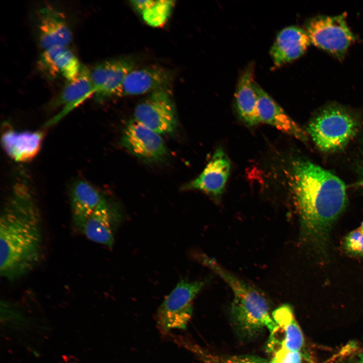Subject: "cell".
Masks as SVG:
<instances>
[{
    "instance_id": "cell-1",
    "label": "cell",
    "mask_w": 363,
    "mask_h": 363,
    "mask_svg": "<svg viewBox=\"0 0 363 363\" xmlns=\"http://www.w3.org/2000/svg\"><path fill=\"white\" fill-rule=\"evenodd\" d=\"M43 233L36 199L24 177L17 179L0 216V275L13 281L31 272L42 256Z\"/></svg>"
},
{
    "instance_id": "cell-2",
    "label": "cell",
    "mask_w": 363,
    "mask_h": 363,
    "mask_svg": "<svg viewBox=\"0 0 363 363\" xmlns=\"http://www.w3.org/2000/svg\"><path fill=\"white\" fill-rule=\"evenodd\" d=\"M291 173L302 236L323 251L331 226L346 205L345 185L329 171L306 160L295 161Z\"/></svg>"
},
{
    "instance_id": "cell-3",
    "label": "cell",
    "mask_w": 363,
    "mask_h": 363,
    "mask_svg": "<svg viewBox=\"0 0 363 363\" xmlns=\"http://www.w3.org/2000/svg\"><path fill=\"white\" fill-rule=\"evenodd\" d=\"M204 262L230 287L233 294L231 317L238 332L253 337L264 329L275 333L277 326L269 311L265 298L254 287L221 266L215 260L204 258Z\"/></svg>"
},
{
    "instance_id": "cell-4",
    "label": "cell",
    "mask_w": 363,
    "mask_h": 363,
    "mask_svg": "<svg viewBox=\"0 0 363 363\" xmlns=\"http://www.w3.org/2000/svg\"><path fill=\"white\" fill-rule=\"evenodd\" d=\"M357 128V122L350 113L339 107L330 106L311 120L307 131L320 149L331 152L345 146Z\"/></svg>"
},
{
    "instance_id": "cell-5",
    "label": "cell",
    "mask_w": 363,
    "mask_h": 363,
    "mask_svg": "<svg viewBox=\"0 0 363 363\" xmlns=\"http://www.w3.org/2000/svg\"><path fill=\"white\" fill-rule=\"evenodd\" d=\"M202 280H181L158 309L157 327L163 334L175 329L185 330L192 318L194 299L203 288Z\"/></svg>"
},
{
    "instance_id": "cell-6",
    "label": "cell",
    "mask_w": 363,
    "mask_h": 363,
    "mask_svg": "<svg viewBox=\"0 0 363 363\" xmlns=\"http://www.w3.org/2000/svg\"><path fill=\"white\" fill-rule=\"evenodd\" d=\"M306 32L314 45L338 57L354 40L343 15L315 17L308 23Z\"/></svg>"
},
{
    "instance_id": "cell-7",
    "label": "cell",
    "mask_w": 363,
    "mask_h": 363,
    "mask_svg": "<svg viewBox=\"0 0 363 363\" xmlns=\"http://www.w3.org/2000/svg\"><path fill=\"white\" fill-rule=\"evenodd\" d=\"M134 116L159 135L172 133L177 126L175 106L168 89L149 94L135 107Z\"/></svg>"
},
{
    "instance_id": "cell-8",
    "label": "cell",
    "mask_w": 363,
    "mask_h": 363,
    "mask_svg": "<svg viewBox=\"0 0 363 363\" xmlns=\"http://www.w3.org/2000/svg\"><path fill=\"white\" fill-rule=\"evenodd\" d=\"M121 144L134 156L150 163L161 161L167 153L160 135L135 119L125 126Z\"/></svg>"
},
{
    "instance_id": "cell-9",
    "label": "cell",
    "mask_w": 363,
    "mask_h": 363,
    "mask_svg": "<svg viewBox=\"0 0 363 363\" xmlns=\"http://www.w3.org/2000/svg\"><path fill=\"white\" fill-rule=\"evenodd\" d=\"M38 42L42 50L54 46H68L73 34L64 14L56 8L46 5L37 12Z\"/></svg>"
},
{
    "instance_id": "cell-10",
    "label": "cell",
    "mask_w": 363,
    "mask_h": 363,
    "mask_svg": "<svg viewBox=\"0 0 363 363\" xmlns=\"http://www.w3.org/2000/svg\"><path fill=\"white\" fill-rule=\"evenodd\" d=\"M134 67V60L129 57L109 59L96 65L90 71L96 100L100 102L115 96L125 77Z\"/></svg>"
},
{
    "instance_id": "cell-11",
    "label": "cell",
    "mask_w": 363,
    "mask_h": 363,
    "mask_svg": "<svg viewBox=\"0 0 363 363\" xmlns=\"http://www.w3.org/2000/svg\"><path fill=\"white\" fill-rule=\"evenodd\" d=\"M171 75L166 69L157 66L134 69L125 77L115 96H125L151 94L168 89Z\"/></svg>"
},
{
    "instance_id": "cell-12",
    "label": "cell",
    "mask_w": 363,
    "mask_h": 363,
    "mask_svg": "<svg viewBox=\"0 0 363 363\" xmlns=\"http://www.w3.org/2000/svg\"><path fill=\"white\" fill-rule=\"evenodd\" d=\"M230 160L221 148L214 152L201 173L188 183L187 189H194L217 198L223 193L230 171Z\"/></svg>"
},
{
    "instance_id": "cell-13",
    "label": "cell",
    "mask_w": 363,
    "mask_h": 363,
    "mask_svg": "<svg viewBox=\"0 0 363 363\" xmlns=\"http://www.w3.org/2000/svg\"><path fill=\"white\" fill-rule=\"evenodd\" d=\"M94 94V89L90 76V71L82 66L78 76L67 81V84L52 103L54 107H62V110L47 121L45 126L54 125L70 111Z\"/></svg>"
},
{
    "instance_id": "cell-14",
    "label": "cell",
    "mask_w": 363,
    "mask_h": 363,
    "mask_svg": "<svg viewBox=\"0 0 363 363\" xmlns=\"http://www.w3.org/2000/svg\"><path fill=\"white\" fill-rule=\"evenodd\" d=\"M82 66L68 46H54L42 50L37 62L38 70L46 78L60 76L67 81L78 76Z\"/></svg>"
},
{
    "instance_id": "cell-15",
    "label": "cell",
    "mask_w": 363,
    "mask_h": 363,
    "mask_svg": "<svg viewBox=\"0 0 363 363\" xmlns=\"http://www.w3.org/2000/svg\"><path fill=\"white\" fill-rule=\"evenodd\" d=\"M254 87L257 95V111L260 122L305 141L307 136L300 126L255 82Z\"/></svg>"
},
{
    "instance_id": "cell-16",
    "label": "cell",
    "mask_w": 363,
    "mask_h": 363,
    "mask_svg": "<svg viewBox=\"0 0 363 363\" xmlns=\"http://www.w3.org/2000/svg\"><path fill=\"white\" fill-rule=\"evenodd\" d=\"M117 221V213L105 200L88 216L79 231L90 240L111 248Z\"/></svg>"
},
{
    "instance_id": "cell-17",
    "label": "cell",
    "mask_w": 363,
    "mask_h": 363,
    "mask_svg": "<svg viewBox=\"0 0 363 363\" xmlns=\"http://www.w3.org/2000/svg\"><path fill=\"white\" fill-rule=\"evenodd\" d=\"M311 43L306 31L297 26H289L278 34L270 54L276 66L280 67L302 55Z\"/></svg>"
},
{
    "instance_id": "cell-18",
    "label": "cell",
    "mask_w": 363,
    "mask_h": 363,
    "mask_svg": "<svg viewBox=\"0 0 363 363\" xmlns=\"http://www.w3.org/2000/svg\"><path fill=\"white\" fill-rule=\"evenodd\" d=\"M44 137L41 131L9 130L2 137V145L8 156L15 161L28 162L39 152Z\"/></svg>"
},
{
    "instance_id": "cell-19",
    "label": "cell",
    "mask_w": 363,
    "mask_h": 363,
    "mask_svg": "<svg viewBox=\"0 0 363 363\" xmlns=\"http://www.w3.org/2000/svg\"><path fill=\"white\" fill-rule=\"evenodd\" d=\"M105 200L90 183L81 180L75 183L70 194V207L73 224L78 231L88 216Z\"/></svg>"
},
{
    "instance_id": "cell-20",
    "label": "cell",
    "mask_w": 363,
    "mask_h": 363,
    "mask_svg": "<svg viewBox=\"0 0 363 363\" xmlns=\"http://www.w3.org/2000/svg\"><path fill=\"white\" fill-rule=\"evenodd\" d=\"M254 65H249L239 78L235 94L238 113L250 126L260 123L257 111V95L254 87Z\"/></svg>"
},
{
    "instance_id": "cell-21",
    "label": "cell",
    "mask_w": 363,
    "mask_h": 363,
    "mask_svg": "<svg viewBox=\"0 0 363 363\" xmlns=\"http://www.w3.org/2000/svg\"><path fill=\"white\" fill-rule=\"evenodd\" d=\"M272 316L283 335L279 348L299 351L304 344V336L291 307L287 305L280 306Z\"/></svg>"
},
{
    "instance_id": "cell-22",
    "label": "cell",
    "mask_w": 363,
    "mask_h": 363,
    "mask_svg": "<svg viewBox=\"0 0 363 363\" xmlns=\"http://www.w3.org/2000/svg\"><path fill=\"white\" fill-rule=\"evenodd\" d=\"M175 343L194 355L202 363H268L251 355H228L214 353L183 336H172Z\"/></svg>"
},
{
    "instance_id": "cell-23",
    "label": "cell",
    "mask_w": 363,
    "mask_h": 363,
    "mask_svg": "<svg viewBox=\"0 0 363 363\" xmlns=\"http://www.w3.org/2000/svg\"><path fill=\"white\" fill-rule=\"evenodd\" d=\"M134 8L151 26L160 27L167 20L174 5L173 1H132Z\"/></svg>"
},
{
    "instance_id": "cell-24",
    "label": "cell",
    "mask_w": 363,
    "mask_h": 363,
    "mask_svg": "<svg viewBox=\"0 0 363 363\" xmlns=\"http://www.w3.org/2000/svg\"><path fill=\"white\" fill-rule=\"evenodd\" d=\"M1 321L5 329L12 334L26 333L33 324L19 307L6 300L1 302Z\"/></svg>"
},
{
    "instance_id": "cell-25",
    "label": "cell",
    "mask_w": 363,
    "mask_h": 363,
    "mask_svg": "<svg viewBox=\"0 0 363 363\" xmlns=\"http://www.w3.org/2000/svg\"><path fill=\"white\" fill-rule=\"evenodd\" d=\"M344 246L349 253L363 256V233L359 228L352 230L346 236Z\"/></svg>"
},
{
    "instance_id": "cell-26",
    "label": "cell",
    "mask_w": 363,
    "mask_h": 363,
    "mask_svg": "<svg viewBox=\"0 0 363 363\" xmlns=\"http://www.w3.org/2000/svg\"><path fill=\"white\" fill-rule=\"evenodd\" d=\"M273 359L276 363H302V357L299 351H292L285 348H278Z\"/></svg>"
},
{
    "instance_id": "cell-27",
    "label": "cell",
    "mask_w": 363,
    "mask_h": 363,
    "mask_svg": "<svg viewBox=\"0 0 363 363\" xmlns=\"http://www.w3.org/2000/svg\"><path fill=\"white\" fill-rule=\"evenodd\" d=\"M361 232L363 233V221L361 222L360 227L358 228Z\"/></svg>"
},
{
    "instance_id": "cell-28",
    "label": "cell",
    "mask_w": 363,
    "mask_h": 363,
    "mask_svg": "<svg viewBox=\"0 0 363 363\" xmlns=\"http://www.w3.org/2000/svg\"><path fill=\"white\" fill-rule=\"evenodd\" d=\"M268 363H276V362L273 359H272L270 361L268 362Z\"/></svg>"
},
{
    "instance_id": "cell-29",
    "label": "cell",
    "mask_w": 363,
    "mask_h": 363,
    "mask_svg": "<svg viewBox=\"0 0 363 363\" xmlns=\"http://www.w3.org/2000/svg\"><path fill=\"white\" fill-rule=\"evenodd\" d=\"M360 363H363V354L361 355V357L360 358Z\"/></svg>"
},
{
    "instance_id": "cell-30",
    "label": "cell",
    "mask_w": 363,
    "mask_h": 363,
    "mask_svg": "<svg viewBox=\"0 0 363 363\" xmlns=\"http://www.w3.org/2000/svg\"><path fill=\"white\" fill-rule=\"evenodd\" d=\"M362 185L363 186V180L361 182Z\"/></svg>"
}]
</instances>
